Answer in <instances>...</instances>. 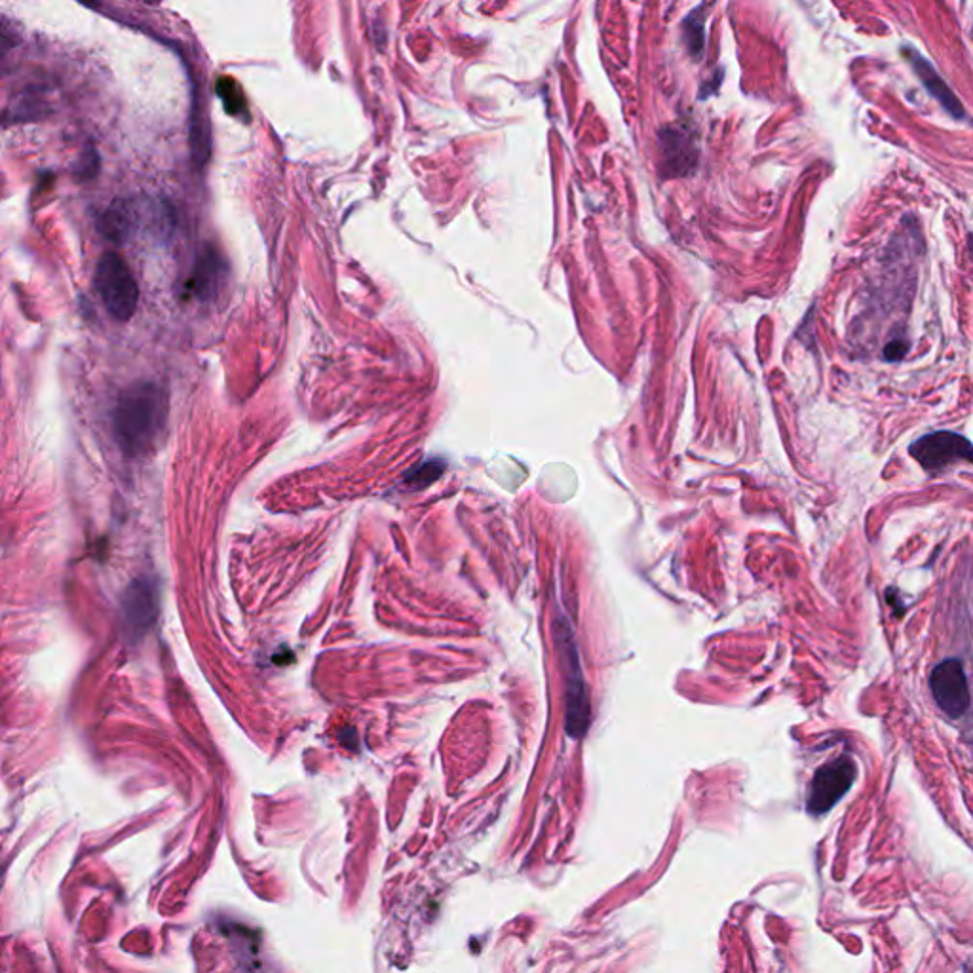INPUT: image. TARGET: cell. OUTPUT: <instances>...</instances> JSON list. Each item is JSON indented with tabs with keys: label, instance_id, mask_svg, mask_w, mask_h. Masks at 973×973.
<instances>
[{
	"label": "cell",
	"instance_id": "obj_1",
	"mask_svg": "<svg viewBox=\"0 0 973 973\" xmlns=\"http://www.w3.org/2000/svg\"><path fill=\"white\" fill-rule=\"evenodd\" d=\"M168 394L154 382H139L120 394L113 411V432L126 455H145L164 434Z\"/></svg>",
	"mask_w": 973,
	"mask_h": 973
},
{
	"label": "cell",
	"instance_id": "obj_2",
	"mask_svg": "<svg viewBox=\"0 0 973 973\" xmlns=\"http://www.w3.org/2000/svg\"><path fill=\"white\" fill-rule=\"evenodd\" d=\"M94 287L113 318L128 322L134 316L139 303V287L128 263L115 251L105 253L97 261Z\"/></svg>",
	"mask_w": 973,
	"mask_h": 973
},
{
	"label": "cell",
	"instance_id": "obj_3",
	"mask_svg": "<svg viewBox=\"0 0 973 973\" xmlns=\"http://www.w3.org/2000/svg\"><path fill=\"white\" fill-rule=\"evenodd\" d=\"M563 637L559 639L561 647V660L565 668V698H567V732L573 738L584 736L590 726V698L586 690L584 673L580 668V658L576 652L573 635H569L567 630L559 631Z\"/></svg>",
	"mask_w": 973,
	"mask_h": 973
},
{
	"label": "cell",
	"instance_id": "obj_4",
	"mask_svg": "<svg viewBox=\"0 0 973 973\" xmlns=\"http://www.w3.org/2000/svg\"><path fill=\"white\" fill-rule=\"evenodd\" d=\"M856 780V764L850 757H840L831 763L823 764L814 774L808 793V812L825 814L850 791Z\"/></svg>",
	"mask_w": 973,
	"mask_h": 973
},
{
	"label": "cell",
	"instance_id": "obj_5",
	"mask_svg": "<svg viewBox=\"0 0 973 973\" xmlns=\"http://www.w3.org/2000/svg\"><path fill=\"white\" fill-rule=\"evenodd\" d=\"M911 457L916 458L924 470H941L954 462H973V445L954 432H934L916 439L911 445Z\"/></svg>",
	"mask_w": 973,
	"mask_h": 973
},
{
	"label": "cell",
	"instance_id": "obj_6",
	"mask_svg": "<svg viewBox=\"0 0 973 973\" xmlns=\"http://www.w3.org/2000/svg\"><path fill=\"white\" fill-rule=\"evenodd\" d=\"M930 688L937 706L951 719L962 717L970 707V688L964 668L958 660H945L930 675Z\"/></svg>",
	"mask_w": 973,
	"mask_h": 973
},
{
	"label": "cell",
	"instance_id": "obj_7",
	"mask_svg": "<svg viewBox=\"0 0 973 973\" xmlns=\"http://www.w3.org/2000/svg\"><path fill=\"white\" fill-rule=\"evenodd\" d=\"M124 622L128 630L145 633L156 620V593L151 582L137 580L124 593Z\"/></svg>",
	"mask_w": 973,
	"mask_h": 973
},
{
	"label": "cell",
	"instance_id": "obj_8",
	"mask_svg": "<svg viewBox=\"0 0 973 973\" xmlns=\"http://www.w3.org/2000/svg\"><path fill=\"white\" fill-rule=\"evenodd\" d=\"M909 59H911V67L915 69L916 75L920 77L922 84L928 88V92L932 94V97H935L943 105V109L949 115L954 116V118H962L964 116L962 103L954 97L951 88L935 73L932 63L928 59L922 58L920 54H916L915 50L909 52Z\"/></svg>",
	"mask_w": 973,
	"mask_h": 973
},
{
	"label": "cell",
	"instance_id": "obj_9",
	"mask_svg": "<svg viewBox=\"0 0 973 973\" xmlns=\"http://www.w3.org/2000/svg\"><path fill=\"white\" fill-rule=\"evenodd\" d=\"M669 130V128H668ZM671 135L664 132V151H666V168L673 170V175H683L692 166V145L690 135L683 134L679 128H671Z\"/></svg>",
	"mask_w": 973,
	"mask_h": 973
},
{
	"label": "cell",
	"instance_id": "obj_10",
	"mask_svg": "<svg viewBox=\"0 0 973 973\" xmlns=\"http://www.w3.org/2000/svg\"><path fill=\"white\" fill-rule=\"evenodd\" d=\"M217 278H219V257L215 255V251L206 249L196 261V268L192 272L191 289L196 295H206L217 284Z\"/></svg>",
	"mask_w": 973,
	"mask_h": 973
},
{
	"label": "cell",
	"instance_id": "obj_11",
	"mask_svg": "<svg viewBox=\"0 0 973 973\" xmlns=\"http://www.w3.org/2000/svg\"><path fill=\"white\" fill-rule=\"evenodd\" d=\"M217 90L230 115L242 116V113H246V97L242 96L238 84L232 78H221L217 82Z\"/></svg>",
	"mask_w": 973,
	"mask_h": 973
},
{
	"label": "cell",
	"instance_id": "obj_12",
	"mask_svg": "<svg viewBox=\"0 0 973 973\" xmlns=\"http://www.w3.org/2000/svg\"><path fill=\"white\" fill-rule=\"evenodd\" d=\"M698 14H690L687 21H685V39H687L688 50L690 54L694 56H700V52L704 50V20L696 18Z\"/></svg>",
	"mask_w": 973,
	"mask_h": 973
},
{
	"label": "cell",
	"instance_id": "obj_13",
	"mask_svg": "<svg viewBox=\"0 0 973 973\" xmlns=\"http://www.w3.org/2000/svg\"><path fill=\"white\" fill-rule=\"evenodd\" d=\"M430 468H432V462H428V464L420 466L419 470H417L413 476L409 477V483H415L417 487H424V485H428L430 481H434L439 474H426V472H430Z\"/></svg>",
	"mask_w": 973,
	"mask_h": 973
}]
</instances>
